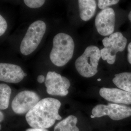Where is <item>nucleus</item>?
Wrapping results in <instances>:
<instances>
[{
	"mask_svg": "<svg viewBox=\"0 0 131 131\" xmlns=\"http://www.w3.org/2000/svg\"><path fill=\"white\" fill-rule=\"evenodd\" d=\"M98 81H101V79H98Z\"/></svg>",
	"mask_w": 131,
	"mask_h": 131,
	"instance_id": "25",
	"label": "nucleus"
},
{
	"mask_svg": "<svg viewBox=\"0 0 131 131\" xmlns=\"http://www.w3.org/2000/svg\"><path fill=\"white\" fill-rule=\"evenodd\" d=\"M26 131H49L47 129H41L37 128H29L27 129Z\"/></svg>",
	"mask_w": 131,
	"mask_h": 131,
	"instance_id": "21",
	"label": "nucleus"
},
{
	"mask_svg": "<svg viewBox=\"0 0 131 131\" xmlns=\"http://www.w3.org/2000/svg\"><path fill=\"white\" fill-rule=\"evenodd\" d=\"M25 4L31 8H38L42 6L45 1L44 0H24Z\"/></svg>",
	"mask_w": 131,
	"mask_h": 131,
	"instance_id": "16",
	"label": "nucleus"
},
{
	"mask_svg": "<svg viewBox=\"0 0 131 131\" xmlns=\"http://www.w3.org/2000/svg\"><path fill=\"white\" fill-rule=\"evenodd\" d=\"M27 74L19 66L1 63L0 64V80L6 83H19Z\"/></svg>",
	"mask_w": 131,
	"mask_h": 131,
	"instance_id": "10",
	"label": "nucleus"
},
{
	"mask_svg": "<svg viewBox=\"0 0 131 131\" xmlns=\"http://www.w3.org/2000/svg\"><path fill=\"white\" fill-rule=\"evenodd\" d=\"M46 91L49 94L66 96L69 93L70 80L54 71H48L45 81Z\"/></svg>",
	"mask_w": 131,
	"mask_h": 131,
	"instance_id": "8",
	"label": "nucleus"
},
{
	"mask_svg": "<svg viewBox=\"0 0 131 131\" xmlns=\"http://www.w3.org/2000/svg\"><path fill=\"white\" fill-rule=\"evenodd\" d=\"M91 117H92V118H94V117L93 115H91Z\"/></svg>",
	"mask_w": 131,
	"mask_h": 131,
	"instance_id": "24",
	"label": "nucleus"
},
{
	"mask_svg": "<svg viewBox=\"0 0 131 131\" xmlns=\"http://www.w3.org/2000/svg\"><path fill=\"white\" fill-rule=\"evenodd\" d=\"M60 102L56 99L46 98L40 100L25 116L26 121L32 128L46 129L62 117L59 114Z\"/></svg>",
	"mask_w": 131,
	"mask_h": 131,
	"instance_id": "1",
	"label": "nucleus"
},
{
	"mask_svg": "<svg viewBox=\"0 0 131 131\" xmlns=\"http://www.w3.org/2000/svg\"><path fill=\"white\" fill-rule=\"evenodd\" d=\"M113 82L119 89L131 93V72H122L116 74Z\"/></svg>",
	"mask_w": 131,
	"mask_h": 131,
	"instance_id": "13",
	"label": "nucleus"
},
{
	"mask_svg": "<svg viewBox=\"0 0 131 131\" xmlns=\"http://www.w3.org/2000/svg\"><path fill=\"white\" fill-rule=\"evenodd\" d=\"M39 101L40 98L38 94L32 91L24 90L15 96L11 103V107L17 114H27Z\"/></svg>",
	"mask_w": 131,
	"mask_h": 131,
	"instance_id": "7",
	"label": "nucleus"
},
{
	"mask_svg": "<svg viewBox=\"0 0 131 131\" xmlns=\"http://www.w3.org/2000/svg\"><path fill=\"white\" fill-rule=\"evenodd\" d=\"M11 89L7 84H0V109H6L9 106Z\"/></svg>",
	"mask_w": 131,
	"mask_h": 131,
	"instance_id": "15",
	"label": "nucleus"
},
{
	"mask_svg": "<svg viewBox=\"0 0 131 131\" xmlns=\"http://www.w3.org/2000/svg\"><path fill=\"white\" fill-rule=\"evenodd\" d=\"M46 30V24L42 20L35 21L30 25L20 45V51L23 55H29L36 50Z\"/></svg>",
	"mask_w": 131,
	"mask_h": 131,
	"instance_id": "4",
	"label": "nucleus"
},
{
	"mask_svg": "<svg viewBox=\"0 0 131 131\" xmlns=\"http://www.w3.org/2000/svg\"><path fill=\"white\" fill-rule=\"evenodd\" d=\"M74 42L70 35L57 34L53 39V46L50 54L52 63L57 67L66 65L72 58L74 51Z\"/></svg>",
	"mask_w": 131,
	"mask_h": 131,
	"instance_id": "2",
	"label": "nucleus"
},
{
	"mask_svg": "<svg viewBox=\"0 0 131 131\" xmlns=\"http://www.w3.org/2000/svg\"><path fill=\"white\" fill-rule=\"evenodd\" d=\"M0 122H2L3 120H4V114L2 112V111L0 112Z\"/></svg>",
	"mask_w": 131,
	"mask_h": 131,
	"instance_id": "22",
	"label": "nucleus"
},
{
	"mask_svg": "<svg viewBox=\"0 0 131 131\" xmlns=\"http://www.w3.org/2000/svg\"><path fill=\"white\" fill-rule=\"evenodd\" d=\"M77 118L70 115L56 124L53 131H79L76 126Z\"/></svg>",
	"mask_w": 131,
	"mask_h": 131,
	"instance_id": "14",
	"label": "nucleus"
},
{
	"mask_svg": "<svg viewBox=\"0 0 131 131\" xmlns=\"http://www.w3.org/2000/svg\"><path fill=\"white\" fill-rule=\"evenodd\" d=\"M119 2L118 0H100L98 1V7L101 9H105L112 5H116Z\"/></svg>",
	"mask_w": 131,
	"mask_h": 131,
	"instance_id": "17",
	"label": "nucleus"
},
{
	"mask_svg": "<svg viewBox=\"0 0 131 131\" xmlns=\"http://www.w3.org/2000/svg\"><path fill=\"white\" fill-rule=\"evenodd\" d=\"M128 60L129 63L131 64V42L129 44L128 46Z\"/></svg>",
	"mask_w": 131,
	"mask_h": 131,
	"instance_id": "19",
	"label": "nucleus"
},
{
	"mask_svg": "<svg viewBox=\"0 0 131 131\" xmlns=\"http://www.w3.org/2000/svg\"><path fill=\"white\" fill-rule=\"evenodd\" d=\"M101 57V50L99 48L94 45L89 46L76 60V69L84 77H93L98 72L99 61Z\"/></svg>",
	"mask_w": 131,
	"mask_h": 131,
	"instance_id": "3",
	"label": "nucleus"
},
{
	"mask_svg": "<svg viewBox=\"0 0 131 131\" xmlns=\"http://www.w3.org/2000/svg\"><path fill=\"white\" fill-rule=\"evenodd\" d=\"M116 16L112 8L102 10L95 19V24L98 32L103 36L112 34L115 29Z\"/></svg>",
	"mask_w": 131,
	"mask_h": 131,
	"instance_id": "9",
	"label": "nucleus"
},
{
	"mask_svg": "<svg viewBox=\"0 0 131 131\" xmlns=\"http://www.w3.org/2000/svg\"><path fill=\"white\" fill-rule=\"evenodd\" d=\"M45 77L42 75H39L37 78V81L39 83H43L45 81Z\"/></svg>",
	"mask_w": 131,
	"mask_h": 131,
	"instance_id": "20",
	"label": "nucleus"
},
{
	"mask_svg": "<svg viewBox=\"0 0 131 131\" xmlns=\"http://www.w3.org/2000/svg\"><path fill=\"white\" fill-rule=\"evenodd\" d=\"M100 96L108 101L117 103L131 104V93L116 88L101 89Z\"/></svg>",
	"mask_w": 131,
	"mask_h": 131,
	"instance_id": "11",
	"label": "nucleus"
},
{
	"mask_svg": "<svg viewBox=\"0 0 131 131\" xmlns=\"http://www.w3.org/2000/svg\"><path fill=\"white\" fill-rule=\"evenodd\" d=\"M7 28V24L5 18L0 15V36H2L5 34Z\"/></svg>",
	"mask_w": 131,
	"mask_h": 131,
	"instance_id": "18",
	"label": "nucleus"
},
{
	"mask_svg": "<svg viewBox=\"0 0 131 131\" xmlns=\"http://www.w3.org/2000/svg\"><path fill=\"white\" fill-rule=\"evenodd\" d=\"M94 117L108 116L114 121H119L131 116V108L115 103L98 104L92 110Z\"/></svg>",
	"mask_w": 131,
	"mask_h": 131,
	"instance_id": "6",
	"label": "nucleus"
},
{
	"mask_svg": "<svg viewBox=\"0 0 131 131\" xmlns=\"http://www.w3.org/2000/svg\"><path fill=\"white\" fill-rule=\"evenodd\" d=\"M127 42L126 38L120 32L113 33L109 37L104 38L103 44L104 47L101 50V57L112 65L116 61L117 53L124 50Z\"/></svg>",
	"mask_w": 131,
	"mask_h": 131,
	"instance_id": "5",
	"label": "nucleus"
},
{
	"mask_svg": "<svg viewBox=\"0 0 131 131\" xmlns=\"http://www.w3.org/2000/svg\"><path fill=\"white\" fill-rule=\"evenodd\" d=\"M128 18L129 19L130 21L131 22V11L130 12L129 14L128 15Z\"/></svg>",
	"mask_w": 131,
	"mask_h": 131,
	"instance_id": "23",
	"label": "nucleus"
},
{
	"mask_svg": "<svg viewBox=\"0 0 131 131\" xmlns=\"http://www.w3.org/2000/svg\"><path fill=\"white\" fill-rule=\"evenodd\" d=\"M80 17L82 20L86 21L93 17L96 10V2L94 0L78 1Z\"/></svg>",
	"mask_w": 131,
	"mask_h": 131,
	"instance_id": "12",
	"label": "nucleus"
}]
</instances>
